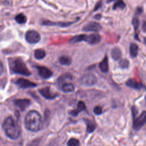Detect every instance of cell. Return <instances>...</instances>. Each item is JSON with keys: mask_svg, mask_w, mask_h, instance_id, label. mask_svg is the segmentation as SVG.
<instances>
[{"mask_svg": "<svg viewBox=\"0 0 146 146\" xmlns=\"http://www.w3.org/2000/svg\"><path fill=\"white\" fill-rule=\"evenodd\" d=\"M68 146H79V141L74 138L70 139L67 142Z\"/></svg>", "mask_w": 146, "mask_h": 146, "instance_id": "4316f807", "label": "cell"}, {"mask_svg": "<svg viewBox=\"0 0 146 146\" xmlns=\"http://www.w3.org/2000/svg\"><path fill=\"white\" fill-rule=\"evenodd\" d=\"M113 1H114V0H107V2L109 3V2H111Z\"/></svg>", "mask_w": 146, "mask_h": 146, "instance_id": "d6a6232c", "label": "cell"}, {"mask_svg": "<svg viewBox=\"0 0 146 146\" xmlns=\"http://www.w3.org/2000/svg\"><path fill=\"white\" fill-rule=\"evenodd\" d=\"M146 124V111H143L137 117H133V127L138 131Z\"/></svg>", "mask_w": 146, "mask_h": 146, "instance_id": "5b68a950", "label": "cell"}, {"mask_svg": "<svg viewBox=\"0 0 146 146\" xmlns=\"http://www.w3.org/2000/svg\"><path fill=\"white\" fill-rule=\"evenodd\" d=\"M102 3L101 1L98 2V3H96V6H95V7L94 8V11H96V10H98L102 6Z\"/></svg>", "mask_w": 146, "mask_h": 146, "instance_id": "f546056e", "label": "cell"}, {"mask_svg": "<svg viewBox=\"0 0 146 146\" xmlns=\"http://www.w3.org/2000/svg\"><path fill=\"white\" fill-rule=\"evenodd\" d=\"M99 67L100 70L103 72H107L108 71V58L107 56H105L104 59L99 64Z\"/></svg>", "mask_w": 146, "mask_h": 146, "instance_id": "e0dca14e", "label": "cell"}, {"mask_svg": "<svg viewBox=\"0 0 146 146\" xmlns=\"http://www.w3.org/2000/svg\"><path fill=\"white\" fill-rule=\"evenodd\" d=\"M14 103L22 111H24L30 105L31 102L30 100L27 99H15L14 101Z\"/></svg>", "mask_w": 146, "mask_h": 146, "instance_id": "5bb4252c", "label": "cell"}, {"mask_svg": "<svg viewBox=\"0 0 146 146\" xmlns=\"http://www.w3.org/2000/svg\"><path fill=\"white\" fill-rule=\"evenodd\" d=\"M111 56L115 60H119L121 56V51L118 47H114L111 51Z\"/></svg>", "mask_w": 146, "mask_h": 146, "instance_id": "d6986e66", "label": "cell"}, {"mask_svg": "<svg viewBox=\"0 0 146 146\" xmlns=\"http://www.w3.org/2000/svg\"><path fill=\"white\" fill-rule=\"evenodd\" d=\"M46 56V52L43 49H36L34 51V56L37 59H42Z\"/></svg>", "mask_w": 146, "mask_h": 146, "instance_id": "7402d4cb", "label": "cell"}, {"mask_svg": "<svg viewBox=\"0 0 146 146\" xmlns=\"http://www.w3.org/2000/svg\"><path fill=\"white\" fill-rule=\"evenodd\" d=\"M138 50H139V47H138V46L137 44H136L135 43H132L130 44L129 54H130V55L131 56V57L135 58L137 56V55L138 54Z\"/></svg>", "mask_w": 146, "mask_h": 146, "instance_id": "ffe728a7", "label": "cell"}, {"mask_svg": "<svg viewBox=\"0 0 146 146\" xmlns=\"http://www.w3.org/2000/svg\"><path fill=\"white\" fill-rule=\"evenodd\" d=\"M9 67L10 70L15 73L24 76H30L31 72L27 67L26 64L20 58H15L10 60Z\"/></svg>", "mask_w": 146, "mask_h": 146, "instance_id": "3957f363", "label": "cell"}, {"mask_svg": "<svg viewBox=\"0 0 146 146\" xmlns=\"http://www.w3.org/2000/svg\"><path fill=\"white\" fill-rule=\"evenodd\" d=\"M39 92L43 97L47 99H52L56 96V94L51 92L50 88L48 87H43L39 89Z\"/></svg>", "mask_w": 146, "mask_h": 146, "instance_id": "4fadbf2b", "label": "cell"}, {"mask_svg": "<svg viewBox=\"0 0 146 146\" xmlns=\"http://www.w3.org/2000/svg\"><path fill=\"white\" fill-rule=\"evenodd\" d=\"M25 39L29 43H36L40 41V35L36 31L31 30L26 32L25 34Z\"/></svg>", "mask_w": 146, "mask_h": 146, "instance_id": "52a82bcc", "label": "cell"}, {"mask_svg": "<svg viewBox=\"0 0 146 146\" xmlns=\"http://www.w3.org/2000/svg\"><path fill=\"white\" fill-rule=\"evenodd\" d=\"M100 35L98 34H92L90 35L79 34L72 37L70 40V43L74 44L82 41H84L90 44H95L100 42Z\"/></svg>", "mask_w": 146, "mask_h": 146, "instance_id": "277c9868", "label": "cell"}, {"mask_svg": "<svg viewBox=\"0 0 146 146\" xmlns=\"http://www.w3.org/2000/svg\"><path fill=\"white\" fill-rule=\"evenodd\" d=\"M137 11L139 12V13H140L141 11H142V9L141 8H138L137 9Z\"/></svg>", "mask_w": 146, "mask_h": 146, "instance_id": "1f68e13d", "label": "cell"}, {"mask_svg": "<svg viewBox=\"0 0 146 146\" xmlns=\"http://www.w3.org/2000/svg\"><path fill=\"white\" fill-rule=\"evenodd\" d=\"M86 123H87V129L88 132L91 133V132H93L94 131V129H95V124L90 120H88Z\"/></svg>", "mask_w": 146, "mask_h": 146, "instance_id": "484cf974", "label": "cell"}, {"mask_svg": "<svg viewBox=\"0 0 146 146\" xmlns=\"http://www.w3.org/2000/svg\"><path fill=\"white\" fill-rule=\"evenodd\" d=\"M72 79V76L70 74H65L61 76H60L58 79V83L59 84V86H61L62 84L69 82V81L71 80Z\"/></svg>", "mask_w": 146, "mask_h": 146, "instance_id": "ac0fdd59", "label": "cell"}, {"mask_svg": "<svg viewBox=\"0 0 146 146\" xmlns=\"http://www.w3.org/2000/svg\"><path fill=\"white\" fill-rule=\"evenodd\" d=\"M14 19H15V21L19 24L25 23L27 21L26 17L22 13H21V14H19L17 15L15 17Z\"/></svg>", "mask_w": 146, "mask_h": 146, "instance_id": "44dd1931", "label": "cell"}, {"mask_svg": "<svg viewBox=\"0 0 146 146\" xmlns=\"http://www.w3.org/2000/svg\"><path fill=\"white\" fill-rule=\"evenodd\" d=\"M97 81L96 76L92 73H87L84 75L79 79L81 85L85 86H91L94 85Z\"/></svg>", "mask_w": 146, "mask_h": 146, "instance_id": "8992f818", "label": "cell"}, {"mask_svg": "<svg viewBox=\"0 0 146 146\" xmlns=\"http://www.w3.org/2000/svg\"><path fill=\"white\" fill-rule=\"evenodd\" d=\"M4 132L7 136L11 139H17L20 134V130L17 123L13 117H6L2 124Z\"/></svg>", "mask_w": 146, "mask_h": 146, "instance_id": "7a4b0ae2", "label": "cell"}, {"mask_svg": "<svg viewBox=\"0 0 146 146\" xmlns=\"http://www.w3.org/2000/svg\"><path fill=\"white\" fill-rule=\"evenodd\" d=\"M59 87L62 91H63L64 92H66V93L72 92L74 90V86L73 84H72L71 83H70V82L64 83Z\"/></svg>", "mask_w": 146, "mask_h": 146, "instance_id": "2e32d148", "label": "cell"}, {"mask_svg": "<svg viewBox=\"0 0 146 146\" xmlns=\"http://www.w3.org/2000/svg\"><path fill=\"white\" fill-rule=\"evenodd\" d=\"M16 84L22 88H31L36 86V84H35V83L23 78H19L18 79H17L16 81Z\"/></svg>", "mask_w": 146, "mask_h": 146, "instance_id": "30bf717a", "label": "cell"}, {"mask_svg": "<svg viewBox=\"0 0 146 146\" xmlns=\"http://www.w3.org/2000/svg\"><path fill=\"white\" fill-rule=\"evenodd\" d=\"M50 146H51V145H50Z\"/></svg>", "mask_w": 146, "mask_h": 146, "instance_id": "e575fe53", "label": "cell"}, {"mask_svg": "<svg viewBox=\"0 0 146 146\" xmlns=\"http://www.w3.org/2000/svg\"><path fill=\"white\" fill-rule=\"evenodd\" d=\"M38 74L40 75V77H42L43 79H48L50 78L52 75V71L49 70L48 68L44 67V66H36V67Z\"/></svg>", "mask_w": 146, "mask_h": 146, "instance_id": "7c38bea8", "label": "cell"}, {"mask_svg": "<svg viewBox=\"0 0 146 146\" xmlns=\"http://www.w3.org/2000/svg\"><path fill=\"white\" fill-rule=\"evenodd\" d=\"M119 65L121 68H127L129 66V61L126 59H121L119 61Z\"/></svg>", "mask_w": 146, "mask_h": 146, "instance_id": "d4e9b609", "label": "cell"}, {"mask_svg": "<svg viewBox=\"0 0 146 146\" xmlns=\"http://www.w3.org/2000/svg\"><path fill=\"white\" fill-rule=\"evenodd\" d=\"M125 7V4L124 3L123 0H117L115 2L113 6V9L116 10L117 8L120 9H124Z\"/></svg>", "mask_w": 146, "mask_h": 146, "instance_id": "cb8c5ba5", "label": "cell"}, {"mask_svg": "<svg viewBox=\"0 0 146 146\" xmlns=\"http://www.w3.org/2000/svg\"><path fill=\"white\" fill-rule=\"evenodd\" d=\"M59 62L62 65H69L71 62V60L68 56H62L59 58Z\"/></svg>", "mask_w": 146, "mask_h": 146, "instance_id": "603a6c76", "label": "cell"}, {"mask_svg": "<svg viewBox=\"0 0 146 146\" xmlns=\"http://www.w3.org/2000/svg\"><path fill=\"white\" fill-rule=\"evenodd\" d=\"M94 113L95 115H99L102 113V108L100 106H96L94 108Z\"/></svg>", "mask_w": 146, "mask_h": 146, "instance_id": "f1b7e54d", "label": "cell"}, {"mask_svg": "<svg viewBox=\"0 0 146 146\" xmlns=\"http://www.w3.org/2000/svg\"><path fill=\"white\" fill-rule=\"evenodd\" d=\"M94 18H95V19H100V18H101V15L100 14H97L95 16H94Z\"/></svg>", "mask_w": 146, "mask_h": 146, "instance_id": "4dcf8cb0", "label": "cell"}, {"mask_svg": "<svg viewBox=\"0 0 146 146\" xmlns=\"http://www.w3.org/2000/svg\"><path fill=\"white\" fill-rule=\"evenodd\" d=\"M125 84L127 86L135 89V90H142L143 88H145V87L144 86V85H143V83H141V82H137L136 79H133V78H131L129 79L128 80H127V81L125 83Z\"/></svg>", "mask_w": 146, "mask_h": 146, "instance_id": "8fae6325", "label": "cell"}, {"mask_svg": "<svg viewBox=\"0 0 146 146\" xmlns=\"http://www.w3.org/2000/svg\"><path fill=\"white\" fill-rule=\"evenodd\" d=\"M79 19H76L75 21H72V22H52L49 20H43L40 23L43 26H56L60 27H66L76 22Z\"/></svg>", "mask_w": 146, "mask_h": 146, "instance_id": "ba28073f", "label": "cell"}, {"mask_svg": "<svg viewBox=\"0 0 146 146\" xmlns=\"http://www.w3.org/2000/svg\"><path fill=\"white\" fill-rule=\"evenodd\" d=\"M102 29V27L100 24L95 22H90L86 24L82 28L83 31H94L97 32L99 31Z\"/></svg>", "mask_w": 146, "mask_h": 146, "instance_id": "9c48e42d", "label": "cell"}, {"mask_svg": "<svg viewBox=\"0 0 146 146\" xmlns=\"http://www.w3.org/2000/svg\"><path fill=\"white\" fill-rule=\"evenodd\" d=\"M132 23L133 25V26L134 27V30H135V31L136 32L138 27H139V19L135 17L133 18L132 19Z\"/></svg>", "mask_w": 146, "mask_h": 146, "instance_id": "83f0119b", "label": "cell"}, {"mask_svg": "<svg viewBox=\"0 0 146 146\" xmlns=\"http://www.w3.org/2000/svg\"><path fill=\"white\" fill-rule=\"evenodd\" d=\"M145 100H146V95L145 96Z\"/></svg>", "mask_w": 146, "mask_h": 146, "instance_id": "836d02e7", "label": "cell"}, {"mask_svg": "<svg viewBox=\"0 0 146 146\" xmlns=\"http://www.w3.org/2000/svg\"><path fill=\"white\" fill-rule=\"evenodd\" d=\"M86 106L85 104L82 101H79L78 103V106H77V108L76 110H72L70 112V114L71 115H72V116H76L78 113L83 110H86Z\"/></svg>", "mask_w": 146, "mask_h": 146, "instance_id": "9a60e30c", "label": "cell"}, {"mask_svg": "<svg viewBox=\"0 0 146 146\" xmlns=\"http://www.w3.org/2000/svg\"><path fill=\"white\" fill-rule=\"evenodd\" d=\"M25 125L29 131L32 132L39 131L43 125L41 115L35 110L30 111L25 116Z\"/></svg>", "mask_w": 146, "mask_h": 146, "instance_id": "6da1fadb", "label": "cell"}]
</instances>
